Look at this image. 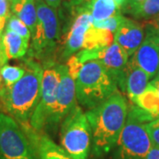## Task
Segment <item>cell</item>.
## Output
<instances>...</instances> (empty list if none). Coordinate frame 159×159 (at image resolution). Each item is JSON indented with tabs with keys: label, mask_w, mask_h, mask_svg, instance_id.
<instances>
[{
	"label": "cell",
	"mask_w": 159,
	"mask_h": 159,
	"mask_svg": "<svg viewBox=\"0 0 159 159\" xmlns=\"http://www.w3.org/2000/svg\"><path fill=\"white\" fill-rule=\"evenodd\" d=\"M127 114L125 97L119 91L86 113L91 127L92 148L96 155L107 153L116 146Z\"/></svg>",
	"instance_id": "obj_1"
},
{
	"label": "cell",
	"mask_w": 159,
	"mask_h": 159,
	"mask_svg": "<svg viewBox=\"0 0 159 159\" xmlns=\"http://www.w3.org/2000/svg\"><path fill=\"white\" fill-rule=\"evenodd\" d=\"M25 74L11 86L0 88V103L18 123L29 122L42 95L43 69L33 59L24 62Z\"/></svg>",
	"instance_id": "obj_2"
},
{
	"label": "cell",
	"mask_w": 159,
	"mask_h": 159,
	"mask_svg": "<svg viewBox=\"0 0 159 159\" xmlns=\"http://www.w3.org/2000/svg\"><path fill=\"white\" fill-rule=\"evenodd\" d=\"M117 82L98 60L83 64L75 80L76 98L84 107L93 109L117 90Z\"/></svg>",
	"instance_id": "obj_3"
},
{
	"label": "cell",
	"mask_w": 159,
	"mask_h": 159,
	"mask_svg": "<svg viewBox=\"0 0 159 159\" xmlns=\"http://www.w3.org/2000/svg\"><path fill=\"white\" fill-rule=\"evenodd\" d=\"M156 119L139 106L131 105L116 144V159H144L152 147L146 124Z\"/></svg>",
	"instance_id": "obj_4"
},
{
	"label": "cell",
	"mask_w": 159,
	"mask_h": 159,
	"mask_svg": "<svg viewBox=\"0 0 159 159\" xmlns=\"http://www.w3.org/2000/svg\"><path fill=\"white\" fill-rule=\"evenodd\" d=\"M60 145L73 159H88L92 145L91 127L86 114L78 105L63 120Z\"/></svg>",
	"instance_id": "obj_5"
},
{
	"label": "cell",
	"mask_w": 159,
	"mask_h": 159,
	"mask_svg": "<svg viewBox=\"0 0 159 159\" xmlns=\"http://www.w3.org/2000/svg\"><path fill=\"white\" fill-rule=\"evenodd\" d=\"M0 159H37L22 127L12 117L0 112Z\"/></svg>",
	"instance_id": "obj_6"
},
{
	"label": "cell",
	"mask_w": 159,
	"mask_h": 159,
	"mask_svg": "<svg viewBox=\"0 0 159 159\" xmlns=\"http://www.w3.org/2000/svg\"><path fill=\"white\" fill-rule=\"evenodd\" d=\"M37 25L32 34L31 51L35 56H43L56 47L60 35V23L56 9L48 6L44 0H35Z\"/></svg>",
	"instance_id": "obj_7"
},
{
	"label": "cell",
	"mask_w": 159,
	"mask_h": 159,
	"mask_svg": "<svg viewBox=\"0 0 159 159\" xmlns=\"http://www.w3.org/2000/svg\"><path fill=\"white\" fill-rule=\"evenodd\" d=\"M59 80V65H46L43 74L41 99L29 120L30 125L35 130L42 131L49 124L57 100Z\"/></svg>",
	"instance_id": "obj_8"
},
{
	"label": "cell",
	"mask_w": 159,
	"mask_h": 159,
	"mask_svg": "<svg viewBox=\"0 0 159 159\" xmlns=\"http://www.w3.org/2000/svg\"><path fill=\"white\" fill-rule=\"evenodd\" d=\"M76 56L80 62L82 64L90 60L100 61L117 84L120 86L129 56L115 42L108 47L101 49L81 50L76 54Z\"/></svg>",
	"instance_id": "obj_9"
},
{
	"label": "cell",
	"mask_w": 159,
	"mask_h": 159,
	"mask_svg": "<svg viewBox=\"0 0 159 159\" xmlns=\"http://www.w3.org/2000/svg\"><path fill=\"white\" fill-rule=\"evenodd\" d=\"M60 80L57 89L56 103L49 124L56 125L64 119L76 106L75 80L70 75L66 65H59Z\"/></svg>",
	"instance_id": "obj_10"
},
{
	"label": "cell",
	"mask_w": 159,
	"mask_h": 159,
	"mask_svg": "<svg viewBox=\"0 0 159 159\" xmlns=\"http://www.w3.org/2000/svg\"><path fill=\"white\" fill-rule=\"evenodd\" d=\"M74 11H76V16L72 23L66 41L63 51V57L65 58H69L75 52L81 51L86 33L93 26L94 22L90 12L86 6L79 7Z\"/></svg>",
	"instance_id": "obj_11"
},
{
	"label": "cell",
	"mask_w": 159,
	"mask_h": 159,
	"mask_svg": "<svg viewBox=\"0 0 159 159\" xmlns=\"http://www.w3.org/2000/svg\"><path fill=\"white\" fill-rule=\"evenodd\" d=\"M20 124V123H19ZM34 148L37 159H73L42 131L34 129L29 122L20 124Z\"/></svg>",
	"instance_id": "obj_12"
},
{
	"label": "cell",
	"mask_w": 159,
	"mask_h": 159,
	"mask_svg": "<svg viewBox=\"0 0 159 159\" xmlns=\"http://www.w3.org/2000/svg\"><path fill=\"white\" fill-rule=\"evenodd\" d=\"M131 58L148 74L149 78L155 77L159 70L158 35L146 30L142 43Z\"/></svg>",
	"instance_id": "obj_13"
},
{
	"label": "cell",
	"mask_w": 159,
	"mask_h": 159,
	"mask_svg": "<svg viewBox=\"0 0 159 159\" xmlns=\"http://www.w3.org/2000/svg\"><path fill=\"white\" fill-rule=\"evenodd\" d=\"M144 40V27L141 23L125 18L114 34V42L130 57L134 54Z\"/></svg>",
	"instance_id": "obj_14"
},
{
	"label": "cell",
	"mask_w": 159,
	"mask_h": 159,
	"mask_svg": "<svg viewBox=\"0 0 159 159\" xmlns=\"http://www.w3.org/2000/svg\"><path fill=\"white\" fill-rule=\"evenodd\" d=\"M148 80L149 77L148 74L130 58L125 69L120 88L122 90L126 92L131 101L134 102L137 97L142 94L148 87Z\"/></svg>",
	"instance_id": "obj_15"
},
{
	"label": "cell",
	"mask_w": 159,
	"mask_h": 159,
	"mask_svg": "<svg viewBox=\"0 0 159 159\" xmlns=\"http://www.w3.org/2000/svg\"><path fill=\"white\" fill-rule=\"evenodd\" d=\"M29 42L10 29H5L3 33V45L8 59L22 58L29 50Z\"/></svg>",
	"instance_id": "obj_16"
},
{
	"label": "cell",
	"mask_w": 159,
	"mask_h": 159,
	"mask_svg": "<svg viewBox=\"0 0 159 159\" xmlns=\"http://www.w3.org/2000/svg\"><path fill=\"white\" fill-rule=\"evenodd\" d=\"M11 10L14 15L26 24L31 35L34 34L38 20L35 0H20L11 5Z\"/></svg>",
	"instance_id": "obj_17"
},
{
	"label": "cell",
	"mask_w": 159,
	"mask_h": 159,
	"mask_svg": "<svg viewBox=\"0 0 159 159\" xmlns=\"http://www.w3.org/2000/svg\"><path fill=\"white\" fill-rule=\"evenodd\" d=\"M86 6L94 21H102L121 13L114 0H90Z\"/></svg>",
	"instance_id": "obj_18"
},
{
	"label": "cell",
	"mask_w": 159,
	"mask_h": 159,
	"mask_svg": "<svg viewBox=\"0 0 159 159\" xmlns=\"http://www.w3.org/2000/svg\"><path fill=\"white\" fill-rule=\"evenodd\" d=\"M112 34L109 30L97 29L92 26L86 33L81 50H95L108 47L114 42Z\"/></svg>",
	"instance_id": "obj_19"
},
{
	"label": "cell",
	"mask_w": 159,
	"mask_h": 159,
	"mask_svg": "<svg viewBox=\"0 0 159 159\" xmlns=\"http://www.w3.org/2000/svg\"><path fill=\"white\" fill-rule=\"evenodd\" d=\"M134 103L150 114L155 119L159 118V93L150 83L143 93L137 97Z\"/></svg>",
	"instance_id": "obj_20"
},
{
	"label": "cell",
	"mask_w": 159,
	"mask_h": 159,
	"mask_svg": "<svg viewBox=\"0 0 159 159\" xmlns=\"http://www.w3.org/2000/svg\"><path fill=\"white\" fill-rule=\"evenodd\" d=\"M138 19H154L159 15V0H145L139 6L128 11Z\"/></svg>",
	"instance_id": "obj_21"
},
{
	"label": "cell",
	"mask_w": 159,
	"mask_h": 159,
	"mask_svg": "<svg viewBox=\"0 0 159 159\" xmlns=\"http://www.w3.org/2000/svg\"><path fill=\"white\" fill-rule=\"evenodd\" d=\"M25 74L24 66L5 65L0 69V76L4 80V85L11 86L22 78Z\"/></svg>",
	"instance_id": "obj_22"
},
{
	"label": "cell",
	"mask_w": 159,
	"mask_h": 159,
	"mask_svg": "<svg viewBox=\"0 0 159 159\" xmlns=\"http://www.w3.org/2000/svg\"><path fill=\"white\" fill-rule=\"evenodd\" d=\"M6 29L15 32L16 34L26 40L27 42H29L30 37H31V32L29 28L26 26V24L23 22L22 20H20L16 15L11 14L10 17L7 19Z\"/></svg>",
	"instance_id": "obj_23"
},
{
	"label": "cell",
	"mask_w": 159,
	"mask_h": 159,
	"mask_svg": "<svg viewBox=\"0 0 159 159\" xmlns=\"http://www.w3.org/2000/svg\"><path fill=\"white\" fill-rule=\"evenodd\" d=\"M125 17H124L121 13H119L102 21H94L93 26L97 29H106L111 31V33H116V31L119 29V27L125 21Z\"/></svg>",
	"instance_id": "obj_24"
},
{
	"label": "cell",
	"mask_w": 159,
	"mask_h": 159,
	"mask_svg": "<svg viewBox=\"0 0 159 159\" xmlns=\"http://www.w3.org/2000/svg\"><path fill=\"white\" fill-rule=\"evenodd\" d=\"M146 130L152 145L159 148V118L146 124Z\"/></svg>",
	"instance_id": "obj_25"
},
{
	"label": "cell",
	"mask_w": 159,
	"mask_h": 159,
	"mask_svg": "<svg viewBox=\"0 0 159 159\" xmlns=\"http://www.w3.org/2000/svg\"><path fill=\"white\" fill-rule=\"evenodd\" d=\"M66 66V67L68 69L70 75L74 80H76L80 71V69H81L82 66H83V64L80 62V60L78 59V57H77L76 55H73V56H71V57H69Z\"/></svg>",
	"instance_id": "obj_26"
},
{
	"label": "cell",
	"mask_w": 159,
	"mask_h": 159,
	"mask_svg": "<svg viewBox=\"0 0 159 159\" xmlns=\"http://www.w3.org/2000/svg\"><path fill=\"white\" fill-rule=\"evenodd\" d=\"M7 19L5 18H0V66H5L8 62V58L6 57L4 45H3V33L5 31Z\"/></svg>",
	"instance_id": "obj_27"
},
{
	"label": "cell",
	"mask_w": 159,
	"mask_h": 159,
	"mask_svg": "<svg viewBox=\"0 0 159 159\" xmlns=\"http://www.w3.org/2000/svg\"><path fill=\"white\" fill-rule=\"evenodd\" d=\"M11 0H0V18L8 19L11 15Z\"/></svg>",
	"instance_id": "obj_28"
},
{
	"label": "cell",
	"mask_w": 159,
	"mask_h": 159,
	"mask_svg": "<svg viewBox=\"0 0 159 159\" xmlns=\"http://www.w3.org/2000/svg\"><path fill=\"white\" fill-rule=\"evenodd\" d=\"M145 29H146V30L150 31V32H152V33L159 36V16L151 19V20H149L146 23Z\"/></svg>",
	"instance_id": "obj_29"
},
{
	"label": "cell",
	"mask_w": 159,
	"mask_h": 159,
	"mask_svg": "<svg viewBox=\"0 0 159 159\" xmlns=\"http://www.w3.org/2000/svg\"><path fill=\"white\" fill-rule=\"evenodd\" d=\"M144 159H159V148L152 145L149 152Z\"/></svg>",
	"instance_id": "obj_30"
},
{
	"label": "cell",
	"mask_w": 159,
	"mask_h": 159,
	"mask_svg": "<svg viewBox=\"0 0 159 159\" xmlns=\"http://www.w3.org/2000/svg\"><path fill=\"white\" fill-rule=\"evenodd\" d=\"M90 0H70V6L75 10L79 7L85 6Z\"/></svg>",
	"instance_id": "obj_31"
},
{
	"label": "cell",
	"mask_w": 159,
	"mask_h": 159,
	"mask_svg": "<svg viewBox=\"0 0 159 159\" xmlns=\"http://www.w3.org/2000/svg\"><path fill=\"white\" fill-rule=\"evenodd\" d=\"M144 1L145 0H129V3H128L127 6L125 8V10L126 11H129L132 9H134V8L140 6Z\"/></svg>",
	"instance_id": "obj_32"
},
{
	"label": "cell",
	"mask_w": 159,
	"mask_h": 159,
	"mask_svg": "<svg viewBox=\"0 0 159 159\" xmlns=\"http://www.w3.org/2000/svg\"><path fill=\"white\" fill-rule=\"evenodd\" d=\"M44 2L48 6H50L52 8L56 9V8L60 6L61 3H62V0H44Z\"/></svg>",
	"instance_id": "obj_33"
},
{
	"label": "cell",
	"mask_w": 159,
	"mask_h": 159,
	"mask_svg": "<svg viewBox=\"0 0 159 159\" xmlns=\"http://www.w3.org/2000/svg\"><path fill=\"white\" fill-rule=\"evenodd\" d=\"M114 1L116 2V4L120 9H124V10L129 3V0H114Z\"/></svg>",
	"instance_id": "obj_34"
},
{
	"label": "cell",
	"mask_w": 159,
	"mask_h": 159,
	"mask_svg": "<svg viewBox=\"0 0 159 159\" xmlns=\"http://www.w3.org/2000/svg\"><path fill=\"white\" fill-rule=\"evenodd\" d=\"M150 84L153 85L154 87L157 89V91H158L159 93V76H157V77L150 82Z\"/></svg>",
	"instance_id": "obj_35"
},
{
	"label": "cell",
	"mask_w": 159,
	"mask_h": 159,
	"mask_svg": "<svg viewBox=\"0 0 159 159\" xmlns=\"http://www.w3.org/2000/svg\"><path fill=\"white\" fill-rule=\"evenodd\" d=\"M18 1H20V0H11V5H12V4H15Z\"/></svg>",
	"instance_id": "obj_36"
},
{
	"label": "cell",
	"mask_w": 159,
	"mask_h": 159,
	"mask_svg": "<svg viewBox=\"0 0 159 159\" xmlns=\"http://www.w3.org/2000/svg\"><path fill=\"white\" fill-rule=\"evenodd\" d=\"M157 76H159V70H158V73H157Z\"/></svg>",
	"instance_id": "obj_37"
},
{
	"label": "cell",
	"mask_w": 159,
	"mask_h": 159,
	"mask_svg": "<svg viewBox=\"0 0 159 159\" xmlns=\"http://www.w3.org/2000/svg\"><path fill=\"white\" fill-rule=\"evenodd\" d=\"M0 78H1V77H0Z\"/></svg>",
	"instance_id": "obj_38"
}]
</instances>
